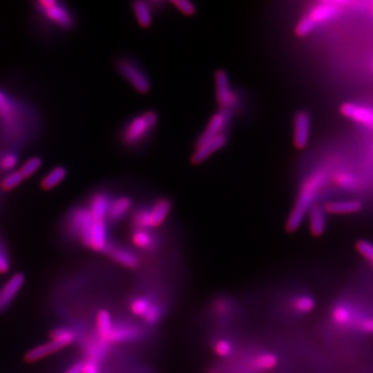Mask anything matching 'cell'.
<instances>
[{
    "instance_id": "obj_35",
    "label": "cell",
    "mask_w": 373,
    "mask_h": 373,
    "mask_svg": "<svg viewBox=\"0 0 373 373\" xmlns=\"http://www.w3.org/2000/svg\"><path fill=\"white\" fill-rule=\"evenodd\" d=\"M358 254L371 265L373 269V244L368 240H358L356 245Z\"/></svg>"
},
{
    "instance_id": "obj_38",
    "label": "cell",
    "mask_w": 373,
    "mask_h": 373,
    "mask_svg": "<svg viewBox=\"0 0 373 373\" xmlns=\"http://www.w3.org/2000/svg\"><path fill=\"white\" fill-rule=\"evenodd\" d=\"M18 163V157L15 153H6L0 157V169L3 171H10L14 169L15 166Z\"/></svg>"
},
{
    "instance_id": "obj_1",
    "label": "cell",
    "mask_w": 373,
    "mask_h": 373,
    "mask_svg": "<svg viewBox=\"0 0 373 373\" xmlns=\"http://www.w3.org/2000/svg\"><path fill=\"white\" fill-rule=\"evenodd\" d=\"M331 321L338 329L373 335V311L350 300L336 303L331 310Z\"/></svg>"
},
{
    "instance_id": "obj_28",
    "label": "cell",
    "mask_w": 373,
    "mask_h": 373,
    "mask_svg": "<svg viewBox=\"0 0 373 373\" xmlns=\"http://www.w3.org/2000/svg\"><path fill=\"white\" fill-rule=\"evenodd\" d=\"M164 314H165V308L160 303L153 302L149 310L143 315L142 319L146 325H155L162 321Z\"/></svg>"
},
{
    "instance_id": "obj_5",
    "label": "cell",
    "mask_w": 373,
    "mask_h": 373,
    "mask_svg": "<svg viewBox=\"0 0 373 373\" xmlns=\"http://www.w3.org/2000/svg\"><path fill=\"white\" fill-rule=\"evenodd\" d=\"M117 70L138 93H147L151 90L149 77L134 61L128 59L119 60L117 62Z\"/></svg>"
},
{
    "instance_id": "obj_37",
    "label": "cell",
    "mask_w": 373,
    "mask_h": 373,
    "mask_svg": "<svg viewBox=\"0 0 373 373\" xmlns=\"http://www.w3.org/2000/svg\"><path fill=\"white\" fill-rule=\"evenodd\" d=\"M23 180H24V178H23L22 174L20 173V171L12 172V173L6 175V178H3V180H2V189H4V190L6 191L12 190L15 186L20 184V182H22Z\"/></svg>"
},
{
    "instance_id": "obj_14",
    "label": "cell",
    "mask_w": 373,
    "mask_h": 373,
    "mask_svg": "<svg viewBox=\"0 0 373 373\" xmlns=\"http://www.w3.org/2000/svg\"><path fill=\"white\" fill-rule=\"evenodd\" d=\"M226 142H227V135L224 133V134L216 137L215 139H211V140L207 141L203 144L198 145L192 155L193 163L199 164L205 161L207 157H211L213 153L222 149L226 144Z\"/></svg>"
},
{
    "instance_id": "obj_40",
    "label": "cell",
    "mask_w": 373,
    "mask_h": 373,
    "mask_svg": "<svg viewBox=\"0 0 373 373\" xmlns=\"http://www.w3.org/2000/svg\"><path fill=\"white\" fill-rule=\"evenodd\" d=\"M336 182L342 188L352 189L356 186V178L352 174L341 173L336 178Z\"/></svg>"
},
{
    "instance_id": "obj_34",
    "label": "cell",
    "mask_w": 373,
    "mask_h": 373,
    "mask_svg": "<svg viewBox=\"0 0 373 373\" xmlns=\"http://www.w3.org/2000/svg\"><path fill=\"white\" fill-rule=\"evenodd\" d=\"M15 109L12 101L6 93L0 90V117L6 122H10L14 117Z\"/></svg>"
},
{
    "instance_id": "obj_7",
    "label": "cell",
    "mask_w": 373,
    "mask_h": 373,
    "mask_svg": "<svg viewBox=\"0 0 373 373\" xmlns=\"http://www.w3.org/2000/svg\"><path fill=\"white\" fill-rule=\"evenodd\" d=\"M231 117L232 112L226 111V110H220L215 115L211 116L207 128L199 137L196 146L226 133V128L229 124Z\"/></svg>"
},
{
    "instance_id": "obj_20",
    "label": "cell",
    "mask_w": 373,
    "mask_h": 373,
    "mask_svg": "<svg viewBox=\"0 0 373 373\" xmlns=\"http://www.w3.org/2000/svg\"><path fill=\"white\" fill-rule=\"evenodd\" d=\"M278 364H279V356L275 352H262L253 356L250 367L253 370L263 372V371L273 370Z\"/></svg>"
},
{
    "instance_id": "obj_3",
    "label": "cell",
    "mask_w": 373,
    "mask_h": 373,
    "mask_svg": "<svg viewBox=\"0 0 373 373\" xmlns=\"http://www.w3.org/2000/svg\"><path fill=\"white\" fill-rule=\"evenodd\" d=\"M157 114L153 111H146L133 118L122 132L124 144L132 146L144 140L157 126Z\"/></svg>"
},
{
    "instance_id": "obj_30",
    "label": "cell",
    "mask_w": 373,
    "mask_h": 373,
    "mask_svg": "<svg viewBox=\"0 0 373 373\" xmlns=\"http://www.w3.org/2000/svg\"><path fill=\"white\" fill-rule=\"evenodd\" d=\"M213 350L219 358H226L233 354L234 345L230 340L226 339V338H220V339L216 340L215 343H213Z\"/></svg>"
},
{
    "instance_id": "obj_9",
    "label": "cell",
    "mask_w": 373,
    "mask_h": 373,
    "mask_svg": "<svg viewBox=\"0 0 373 373\" xmlns=\"http://www.w3.org/2000/svg\"><path fill=\"white\" fill-rule=\"evenodd\" d=\"M311 133L310 114L298 111L294 118V144L296 149H303L308 145Z\"/></svg>"
},
{
    "instance_id": "obj_26",
    "label": "cell",
    "mask_w": 373,
    "mask_h": 373,
    "mask_svg": "<svg viewBox=\"0 0 373 373\" xmlns=\"http://www.w3.org/2000/svg\"><path fill=\"white\" fill-rule=\"evenodd\" d=\"M113 321L109 311L101 310L97 315V327L99 338L108 342L110 334L113 329Z\"/></svg>"
},
{
    "instance_id": "obj_16",
    "label": "cell",
    "mask_w": 373,
    "mask_h": 373,
    "mask_svg": "<svg viewBox=\"0 0 373 373\" xmlns=\"http://www.w3.org/2000/svg\"><path fill=\"white\" fill-rule=\"evenodd\" d=\"M93 219L88 209H77L70 218V227L81 238L93 225Z\"/></svg>"
},
{
    "instance_id": "obj_15",
    "label": "cell",
    "mask_w": 373,
    "mask_h": 373,
    "mask_svg": "<svg viewBox=\"0 0 373 373\" xmlns=\"http://www.w3.org/2000/svg\"><path fill=\"white\" fill-rule=\"evenodd\" d=\"M106 252L110 255L112 259L116 262L119 263L122 267H128V269H136L139 265L138 255L128 249L124 247L109 246Z\"/></svg>"
},
{
    "instance_id": "obj_29",
    "label": "cell",
    "mask_w": 373,
    "mask_h": 373,
    "mask_svg": "<svg viewBox=\"0 0 373 373\" xmlns=\"http://www.w3.org/2000/svg\"><path fill=\"white\" fill-rule=\"evenodd\" d=\"M66 171L64 167H56L52 169L41 180V186L45 190H50L57 186L66 178Z\"/></svg>"
},
{
    "instance_id": "obj_23",
    "label": "cell",
    "mask_w": 373,
    "mask_h": 373,
    "mask_svg": "<svg viewBox=\"0 0 373 373\" xmlns=\"http://www.w3.org/2000/svg\"><path fill=\"white\" fill-rule=\"evenodd\" d=\"M316 307V300L309 294H300L290 300L292 312L298 315L308 314Z\"/></svg>"
},
{
    "instance_id": "obj_32",
    "label": "cell",
    "mask_w": 373,
    "mask_h": 373,
    "mask_svg": "<svg viewBox=\"0 0 373 373\" xmlns=\"http://www.w3.org/2000/svg\"><path fill=\"white\" fill-rule=\"evenodd\" d=\"M151 304H153V300H151V298L141 296H138V298H135L132 300L130 305V309L133 314L142 317L146 313V311L149 310Z\"/></svg>"
},
{
    "instance_id": "obj_42",
    "label": "cell",
    "mask_w": 373,
    "mask_h": 373,
    "mask_svg": "<svg viewBox=\"0 0 373 373\" xmlns=\"http://www.w3.org/2000/svg\"><path fill=\"white\" fill-rule=\"evenodd\" d=\"M10 269V262H8L6 255L0 250V273H6Z\"/></svg>"
},
{
    "instance_id": "obj_11",
    "label": "cell",
    "mask_w": 373,
    "mask_h": 373,
    "mask_svg": "<svg viewBox=\"0 0 373 373\" xmlns=\"http://www.w3.org/2000/svg\"><path fill=\"white\" fill-rule=\"evenodd\" d=\"M345 117L373 128V109L354 103H345L340 108Z\"/></svg>"
},
{
    "instance_id": "obj_4",
    "label": "cell",
    "mask_w": 373,
    "mask_h": 373,
    "mask_svg": "<svg viewBox=\"0 0 373 373\" xmlns=\"http://www.w3.org/2000/svg\"><path fill=\"white\" fill-rule=\"evenodd\" d=\"M216 97L220 106V110L232 112L240 103L238 93H234L230 86L229 78L227 73L223 70H219L215 75Z\"/></svg>"
},
{
    "instance_id": "obj_13",
    "label": "cell",
    "mask_w": 373,
    "mask_h": 373,
    "mask_svg": "<svg viewBox=\"0 0 373 373\" xmlns=\"http://www.w3.org/2000/svg\"><path fill=\"white\" fill-rule=\"evenodd\" d=\"M24 284V276L15 274L0 289V312L3 311L14 300Z\"/></svg>"
},
{
    "instance_id": "obj_22",
    "label": "cell",
    "mask_w": 373,
    "mask_h": 373,
    "mask_svg": "<svg viewBox=\"0 0 373 373\" xmlns=\"http://www.w3.org/2000/svg\"><path fill=\"white\" fill-rule=\"evenodd\" d=\"M132 207V201L128 197L120 196L110 202L109 211L107 217L112 222L120 221Z\"/></svg>"
},
{
    "instance_id": "obj_18",
    "label": "cell",
    "mask_w": 373,
    "mask_h": 373,
    "mask_svg": "<svg viewBox=\"0 0 373 373\" xmlns=\"http://www.w3.org/2000/svg\"><path fill=\"white\" fill-rule=\"evenodd\" d=\"M109 197L105 193H97L93 195L89 203V211L93 221H105L110 207Z\"/></svg>"
},
{
    "instance_id": "obj_21",
    "label": "cell",
    "mask_w": 373,
    "mask_h": 373,
    "mask_svg": "<svg viewBox=\"0 0 373 373\" xmlns=\"http://www.w3.org/2000/svg\"><path fill=\"white\" fill-rule=\"evenodd\" d=\"M325 211L333 215L358 213L362 209V203L358 200L329 201L325 205Z\"/></svg>"
},
{
    "instance_id": "obj_19",
    "label": "cell",
    "mask_w": 373,
    "mask_h": 373,
    "mask_svg": "<svg viewBox=\"0 0 373 373\" xmlns=\"http://www.w3.org/2000/svg\"><path fill=\"white\" fill-rule=\"evenodd\" d=\"M171 211V202L169 199L161 198L153 203V207L149 209V216H151V227H159L167 219Z\"/></svg>"
},
{
    "instance_id": "obj_12",
    "label": "cell",
    "mask_w": 373,
    "mask_h": 373,
    "mask_svg": "<svg viewBox=\"0 0 373 373\" xmlns=\"http://www.w3.org/2000/svg\"><path fill=\"white\" fill-rule=\"evenodd\" d=\"M142 336V329L138 325L132 323H118L113 325L111 334L108 338V342L115 343H124L138 340Z\"/></svg>"
},
{
    "instance_id": "obj_33",
    "label": "cell",
    "mask_w": 373,
    "mask_h": 373,
    "mask_svg": "<svg viewBox=\"0 0 373 373\" xmlns=\"http://www.w3.org/2000/svg\"><path fill=\"white\" fill-rule=\"evenodd\" d=\"M135 229H149L151 227V216L149 209H139L135 211L133 217Z\"/></svg>"
},
{
    "instance_id": "obj_25",
    "label": "cell",
    "mask_w": 373,
    "mask_h": 373,
    "mask_svg": "<svg viewBox=\"0 0 373 373\" xmlns=\"http://www.w3.org/2000/svg\"><path fill=\"white\" fill-rule=\"evenodd\" d=\"M61 348L62 346L60 345V344H58L57 342L52 340V341L41 344V345L32 348V350L26 354V356H25V360H26L27 362H35V361L41 360V358L49 356V354H54V352L61 350Z\"/></svg>"
},
{
    "instance_id": "obj_24",
    "label": "cell",
    "mask_w": 373,
    "mask_h": 373,
    "mask_svg": "<svg viewBox=\"0 0 373 373\" xmlns=\"http://www.w3.org/2000/svg\"><path fill=\"white\" fill-rule=\"evenodd\" d=\"M132 242L135 247L144 251H151L157 247V238L149 229H135Z\"/></svg>"
},
{
    "instance_id": "obj_36",
    "label": "cell",
    "mask_w": 373,
    "mask_h": 373,
    "mask_svg": "<svg viewBox=\"0 0 373 373\" xmlns=\"http://www.w3.org/2000/svg\"><path fill=\"white\" fill-rule=\"evenodd\" d=\"M41 161L39 157H31L28 161L25 162L24 165L21 167L19 171L22 174L23 178H28V176L32 175L35 172L39 170V168L41 167Z\"/></svg>"
},
{
    "instance_id": "obj_10",
    "label": "cell",
    "mask_w": 373,
    "mask_h": 373,
    "mask_svg": "<svg viewBox=\"0 0 373 373\" xmlns=\"http://www.w3.org/2000/svg\"><path fill=\"white\" fill-rule=\"evenodd\" d=\"M340 2H321V3L315 6L305 18L312 24L314 28L318 26L321 23L331 21L339 15Z\"/></svg>"
},
{
    "instance_id": "obj_41",
    "label": "cell",
    "mask_w": 373,
    "mask_h": 373,
    "mask_svg": "<svg viewBox=\"0 0 373 373\" xmlns=\"http://www.w3.org/2000/svg\"><path fill=\"white\" fill-rule=\"evenodd\" d=\"M83 373H101L97 362L93 360H88L84 363Z\"/></svg>"
},
{
    "instance_id": "obj_44",
    "label": "cell",
    "mask_w": 373,
    "mask_h": 373,
    "mask_svg": "<svg viewBox=\"0 0 373 373\" xmlns=\"http://www.w3.org/2000/svg\"><path fill=\"white\" fill-rule=\"evenodd\" d=\"M211 373H219V372H211Z\"/></svg>"
},
{
    "instance_id": "obj_17",
    "label": "cell",
    "mask_w": 373,
    "mask_h": 373,
    "mask_svg": "<svg viewBox=\"0 0 373 373\" xmlns=\"http://www.w3.org/2000/svg\"><path fill=\"white\" fill-rule=\"evenodd\" d=\"M327 211L325 207L318 204H314L308 211L309 228L311 233L314 236L323 234L327 227Z\"/></svg>"
},
{
    "instance_id": "obj_27",
    "label": "cell",
    "mask_w": 373,
    "mask_h": 373,
    "mask_svg": "<svg viewBox=\"0 0 373 373\" xmlns=\"http://www.w3.org/2000/svg\"><path fill=\"white\" fill-rule=\"evenodd\" d=\"M133 10L140 26H151L153 15H151V8L149 3L144 1L134 2Z\"/></svg>"
},
{
    "instance_id": "obj_2",
    "label": "cell",
    "mask_w": 373,
    "mask_h": 373,
    "mask_svg": "<svg viewBox=\"0 0 373 373\" xmlns=\"http://www.w3.org/2000/svg\"><path fill=\"white\" fill-rule=\"evenodd\" d=\"M327 180V173L325 170L319 169L311 174L300 186V193L296 198V204L294 209L288 217L286 228L288 231L294 232L298 229L307 213L310 211L311 207L314 205L315 198L317 193L325 186Z\"/></svg>"
},
{
    "instance_id": "obj_39",
    "label": "cell",
    "mask_w": 373,
    "mask_h": 373,
    "mask_svg": "<svg viewBox=\"0 0 373 373\" xmlns=\"http://www.w3.org/2000/svg\"><path fill=\"white\" fill-rule=\"evenodd\" d=\"M172 4L180 10L182 14L186 15V16H191L196 12V8L192 2L186 1V0H174L172 1Z\"/></svg>"
},
{
    "instance_id": "obj_6",
    "label": "cell",
    "mask_w": 373,
    "mask_h": 373,
    "mask_svg": "<svg viewBox=\"0 0 373 373\" xmlns=\"http://www.w3.org/2000/svg\"><path fill=\"white\" fill-rule=\"evenodd\" d=\"M37 8L48 20L64 28H68L73 25V18L70 12L58 2L53 0H41L37 2Z\"/></svg>"
},
{
    "instance_id": "obj_8",
    "label": "cell",
    "mask_w": 373,
    "mask_h": 373,
    "mask_svg": "<svg viewBox=\"0 0 373 373\" xmlns=\"http://www.w3.org/2000/svg\"><path fill=\"white\" fill-rule=\"evenodd\" d=\"M81 240L87 247H90L91 249L97 251V252L107 251L109 245H108L107 226H106L105 221H93L88 231L83 236Z\"/></svg>"
},
{
    "instance_id": "obj_31",
    "label": "cell",
    "mask_w": 373,
    "mask_h": 373,
    "mask_svg": "<svg viewBox=\"0 0 373 373\" xmlns=\"http://www.w3.org/2000/svg\"><path fill=\"white\" fill-rule=\"evenodd\" d=\"M51 337L53 341L57 342L62 347H64V346L70 345L74 342L75 333L74 331L68 329V327H59V329L52 332Z\"/></svg>"
},
{
    "instance_id": "obj_43",
    "label": "cell",
    "mask_w": 373,
    "mask_h": 373,
    "mask_svg": "<svg viewBox=\"0 0 373 373\" xmlns=\"http://www.w3.org/2000/svg\"><path fill=\"white\" fill-rule=\"evenodd\" d=\"M83 367H84V363L77 362L73 364L64 373H83Z\"/></svg>"
}]
</instances>
